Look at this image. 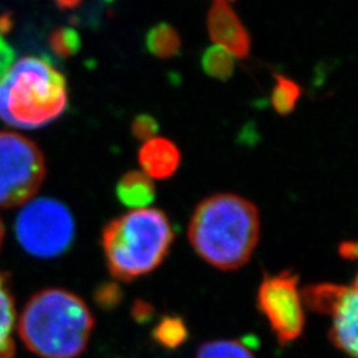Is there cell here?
Wrapping results in <instances>:
<instances>
[{
	"label": "cell",
	"mask_w": 358,
	"mask_h": 358,
	"mask_svg": "<svg viewBox=\"0 0 358 358\" xmlns=\"http://www.w3.org/2000/svg\"><path fill=\"white\" fill-rule=\"evenodd\" d=\"M16 309L7 276L0 273V358H13Z\"/></svg>",
	"instance_id": "cell-13"
},
{
	"label": "cell",
	"mask_w": 358,
	"mask_h": 358,
	"mask_svg": "<svg viewBox=\"0 0 358 358\" xmlns=\"http://www.w3.org/2000/svg\"><path fill=\"white\" fill-rule=\"evenodd\" d=\"M355 282V280H353ZM352 285H341L333 282H319L308 285L301 294L303 304L308 309L324 316H332L333 312L343 304L346 296L352 291Z\"/></svg>",
	"instance_id": "cell-11"
},
{
	"label": "cell",
	"mask_w": 358,
	"mask_h": 358,
	"mask_svg": "<svg viewBox=\"0 0 358 358\" xmlns=\"http://www.w3.org/2000/svg\"><path fill=\"white\" fill-rule=\"evenodd\" d=\"M138 161L149 178L166 179L178 170L180 153L174 142L154 137L142 145Z\"/></svg>",
	"instance_id": "cell-10"
},
{
	"label": "cell",
	"mask_w": 358,
	"mask_h": 358,
	"mask_svg": "<svg viewBox=\"0 0 358 358\" xmlns=\"http://www.w3.org/2000/svg\"><path fill=\"white\" fill-rule=\"evenodd\" d=\"M206 75L217 80H227L235 69V57L220 47L213 45L206 50L201 60Z\"/></svg>",
	"instance_id": "cell-16"
},
{
	"label": "cell",
	"mask_w": 358,
	"mask_h": 358,
	"mask_svg": "<svg viewBox=\"0 0 358 358\" xmlns=\"http://www.w3.org/2000/svg\"><path fill=\"white\" fill-rule=\"evenodd\" d=\"M195 358H256L250 346L238 340H217L206 343Z\"/></svg>",
	"instance_id": "cell-17"
},
{
	"label": "cell",
	"mask_w": 358,
	"mask_h": 358,
	"mask_svg": "<svg viewBox=\"0 0 358 358\" xmlns=\"http://www.w3.org/2000/svg\"><path fill=\"white\" fill-rule=\"evenodd\" d=\"M16 239L29 255H63L75 238V220L66 206L52 198L31 199L15 222Z\"/></svg>",
	"instance_id": "cell-5"
},
{
	"label": "cell",
	"mask_w": 358,
	"mask_h": 358,
	"mask_svg": "<svg viewBox=\"0 0 358 358\" xmlns=\"http://www.w3.org/2000/svg\"><path fill=\"white\" fill-rule=\"evenodd\" d=\"M146 50L158 59H170L178 55L180 36L178 31L167 23L157 24L149 29L145 38Z\"/></svg>",
	"instance_id": "cell-14"
},
{
	"label": "cell",
	"mask_w": 358,
	"mask_h": 358,
	"mask_svg": "<svg viewBox=\"0 0 358 358\" xmlns=\"http://www.w3.org/2000/svg\"><path fill=\"white\" fill-rule=\"evenodd\" d=\"M207 28L211 40L234 57H245L250 53V35L227 0H215L207 16Z\"/></svg>",
	"instance_id": "cell-8"
},
{
	"label": "cell",
	"mask_w": 358,
	"mask_h": 358,
	"mask_svg": "<svg viewBox=\"0 0 358 358\" xmlns=\"http://www.w3.org/2000/svg\"><path fill=\"white\" fill-rule=\"evenodd\" d=\"M301 96L300 87L288 77L278 76L272 90V105L279 115H288L294 112L296 103Z\"/></svg>",
	"instance_id": "cell-18"
},
{
	"label": "cell",
	"mask_w": 358,
	"mask_h": 358,
	"mask_svg": "<svg viewBox=\"0 0 358 358\" xmlns=\"http://www.w3.org/2000/svg\"><path fill=\"white\" fill-rule=\"evenodd\" d=\"M101 241L110 275L120 282H130L162 264L174 232L162 210L140 208L112 219L103 227Z\"/></svg>",
	"instance_id": "cell-3"
},
{
	"label": "cell",
	"mask_w": 358,
	"mask_h": 358,
	"mask_svg": "<svg viewBox=\"0 0 358 358\" xmlns=\"http://www.w3.org/2000/svg\"><path fill=\"white\" fill-rule=\"evenodd\" d=\"M45 174V158L35 142L13 131H0V208L34 199Z\"/></svg>",
	"instance_id": "cell-6"
},
{
	"label": "cell",
	"mask_w": 358,
	"mask_h": 358,
	"mask_svg": "<svg viewBox=\"0 0 358 358\" xmlns=\"http://www.w3.org/2000/svg\"><path fill=\"white\" fill-rule=\"evenodd\" d=\"M59 8L62 10H72L77 7L83 0H53Z\"/></svg>",
	"instance_id": "cell-24"
},
{
	"label": "cell",
	"mask_w": 358,
	"mask_h": 358,
	"mask_svg": "<svg viewBox=\"0 0 358 358\" xmlns=\"http://www.w3.org/2000/svg\"><path fill=\"white\" fill-rule=\"evenodd\" d=\"M122 297V289L115 282H105L100 288H97L94 294L96 303L106 310L117 307L121 303Z\"/></svg>",
	"instance_id": "cell-20"
},
{
	"label": "cell",
	"mask_w": 358,
	"mask_h": 358,
	"mask_svg": "<svg viewBox=\"0 0 358 358\" xmlns=\"http://www.w3.org/2000/svg\"><path fill=\"white\" fill-rule=\"evenodd\" d=\"M154 341L158 345L174 350L189 338V328L179 316H164L153 328Z\"/></svg>",
	"instance_id": "cell-15"
},
{
	"label": "cell",
	"mask_w": 358,
	"mask_h": 358,
	"mask_svg": "<svg viewBox=\"0 0 358 358\" xmlns=\"http://www.w3.org/2000/svg\"><path fill=\"white\" fill-rule=\"evenodd\" d=\"M16 322L20 340L40 358L81 356L94 328V317L87 303L63 288L36 292Z\"/></svg>",
	"instance_id": "cell-2"
},
{
	"label": "cell",
	"mask_w": 358,
	"mask_h": 358,
	"mask_svg": "<svg viewBox=\"0 0 358 358\" xmlns=\"http://www.w3.org/2000/svg\"><path fill=\"white\" fill-rule=\"evenodd\" d=\"M338 252L344 259L356 260V257H357V243L349 242V241L343 242V243L340 244V247H338Z\"/></svg>",
	"instance_id": "cell-23"
},
{
	"label": "cell",
	"mask_w": 358,
	"mask_h": 358,
	"mask_svg": "<svg viewBox=\"0 0 358 358\" xmlns=\"http://www.w3.org/2000/svg\"><path fill=\"white\" fill-rule=\"evenodd\" d=\"M357 279H355L352 291L346 296L343 304L332 313V327L329 329V340L336 349L349 358H357Z\"/></svg>",
	"instance_id": "cell-9"
},
{
	"label": "cell",
	"mask_w": 358,
	"mask_h": 358,
	"mask_svg": "<svg viewBox=\"0 0 358 358\" xmlns=\"http://www.w3.org/2000/svg\"><path fill=\"white\" fill-rule=\"evenodd\" d=\"M154 309L148 301H143V300H136L133 303V307H131V316L133 319L143 324V322H148V321L152 319L153 316Z\"/></svg>",
	"instance_id": "cell-22"
},
{
	"label": "cell",
	"mask_w": 358,
	"mask_h": 358,
	"mask_svg": "<svg viewBox=\"0 0 358 358\" xmlns=\"http://www.w3.org/2000/svg\"><path fill=\"white\" fill-rule=\"evenodd\" d=\"M158 129L159 127L157 120L149 115H137L131 124L133 136L137 140L145 142L154 138V136L158 133Z\"/></svg>",
	"instance_id": "cell-21"
},
{
	"label": "cell",
	"mask_w": 358,
	"mask_h": 358,
	"mask_svg": "<svg viewBox=\"0 0 358 358\" xmlns=\"http://www.w3.org/2000/svg\"><path fill=\"white\" fill-rule=\"evenodd\" d=\"M3 241H4V224H3V222L0 219V248L3 245Z\"/></svg>",
	"instance_id": "cell-25"
},
{
	"label": "cell",
	"mask_w": 358,
	"mask_h": 358,
	"mask_svg": "<svg viewBox=\"0 0 358 358\" xmlns=\"http://www.w3.org/2000/svg\"><path fill=\"white\" fill-rule=\"evenodd\" d=\"M118 201L133 210L146 208L155 199L153 180L142 171H129L115 186Z\"/></svg>",
	"instance_id": "cell-12"
},
{
	"label": "cell",
	"mask_w": 358,
	"mask_h": 358,
	"mask_svg": "<svg viewBox=\"0 0 358 358\" xmlns=\"http://www.w3.org/2000/svg\"><path fill=\"white\" fill-rule=\"evenodd\" d=\"M66 103L65 77L44 59L23 57L0 80V118L13 128H43L63 115Z\"/></svg>",
	"instance_id": "cell-4"
},
{
	"label": "cell",
	"mask_w": 358,
	"mask_h": 358,
	"mask_svg": "<svg viewBox=\"0 0 358 358\" xmlns=\"http://www.w3.org/2000/svg\"><path fill=\"white\" fill-rule=\"evenodd\" d=\"M256 306L268 321L280 345H289L303 334L304 304L299 289V276L292 271L285 269L278 275L264 273L257 289Z\"/></svg>",
	"instance_id": "cell-7"
},
{
	"label": "cell",
	"mask_w": 358,
	"mask_h": 358,
	"mask_svg": "<svg viewBox=\"0 0 358 358\" xmlns=\"http://www.w3.org/2000/svg\"><path fill=\"white\" fill-rule=\"evenodd\" d=\"M51 50L62 57L73 56L81 47V38L72 28H57L50 38Z\"/></svg>",
	"instance_id": "cell-19"
},
{
	"label": "cell",
	"mask_w": 358,
	"mask_h": 358,
	"mask_svg": "<svg viewBox=\"0 0 358 358\" xmlns=\"http://www.w3.org/2000/svg\"><path fill=\"white\" fill-rule=\"evenodd\" d=\"M260 239V213L236 194H215L195 207L189 223L194 251L214 268L236 271L254 255Z\"/></svg>",
	"instance_id": "cell-1"
}]
</instances>
